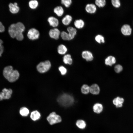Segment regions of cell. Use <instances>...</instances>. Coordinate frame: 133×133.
<instances>
[{"instance_id":"obj_1","label":"cell","mask_w":133,"mask_h":133,"mask_svg":"<svg viewBox=\"0 0 133 133\" xmlns=\"http://www.w3.org/2000/svg\"><path fill=\"white\" fill-rule=\"evenodd\" d=\"M3 75L5 78L10 82H13L18 78L19 74L17 70H14L11 66L5 67L3 72Z\"/></svg>"},{"instance_id":"obj_2","label":"cell","mask_w":133,"mask_h":133,"mask_svg":"<svg viewBox=\"0 0 133 133\" xmlns=\"http://www.w3.org/2000/svg\"><path fill=\"white\" fill-rule=\"evenodd\" d=\"M25 29L24 24L21 22H19L16 23L11 24L9 27L8 32L10 37L14 38H15L18 34L23 33Z\"/></svg>"},{"instance_id":"obj_3","label":"cell","mask_w":133,"mask_h":133,"mask_svg":"<svg viewBox=\"0 0 133 133\" xmlns=\"http://www.w3.org/2000/svg\"><path fill=\"white\" fill-rule=\"evenodd\" d=\"M57 100L61 105L65 107L72 105L74 101V98L71 95L66 93H63L59 96Z\"/></svg>"},{"instance_id":"obj_4","label":"cell","mask_w":133,"mask_h":133,"mask_svg":"<svg viewBox=\"0 0 133 133\" xmlns=\"http://www.w3.org/2000/svg\"><path fill=\"white\" fill-rule=\"evenodd\" d=\"M47 119L51 125L60 123L62 121L61 117L54 112L50 113L47 117Z\"/></svg>"},{"instance_id":"obj_5","label":"cell","mask_w":133,"mask_h":133,"mask_svg":"<svg viewBox=\"0 0 133 133\" xmlns=\"http://www.w3.org/2000/svg\"><path fill=\"white\" fill-rule=\"evenodd\" d=\"M51 66L50 62L49 60L40 63L37 66L38 71L40 73H45L48 71Z\"/></svg>"},{"instance_id":"obj_6","label":"cell","mask_w":133,"mask_h":133,"mask_svg":"<svg viewBox=\"0 0 133 133\" xmlns=\"http://www.w3.org/2000/svg\"><path fill=\"white\" fill-rule=\"evenodd\" d=\"M40 35V33L39 31L34 28H32L29 29L27 34L28 38L32 40L38 39Z\"/></svg>"},{"instance_id":"obj_7","label":"cell","mask_w":133,"mask_h":133,"mask_svg":"<svg viewBox=\"0 0 133 133\" xmlns=\"http://www.w3.org/2000/svg\"><path fill=\"white\" fill-rule=\"evenodd\" d=\"M12 93V90L11 89H3L2 92L0 93V101L9 99L11 97Z\"/></svg>"},{"instance_id":"obj_8","label":"cell","mask_w":133,"mask_h":133,"mask_svg":"<svg viewBox=\"0 0 133 133\" xmlns=\"http://www.w3.org/2000/svg\"><path fill=\"white\" fill-rule=\"evenodd\" d=\"M61 32L57 28H55L50 29L49 32V35L51 38L57 40L60 35Z\"/></svg>"},{"instance_id":"obj_9","label":"cell","mask_w":133,"mask_h":133,"mask_svg":"<svg viewBox=\"0 0 133 133\" xmlns=\"http://www.w3.org/2000/svg\"><path fill=\"white\" fill-rule=\"evenodd\" d=\"M82 57L87 62L91 61L94 59V56L92 53L88 50L83 51L82 53Z\"/></svg>"},{"instance_id":"obj_10","label":"cell","mask_w":133,"mask_h":133,"mask_svg":"<svg viewBox=\"0 0 133 133\" xmlns=\"http://www.w3.org/2000/svg\"><path fill=\"white\" fill-rule=\"evenodd\" d=\"M47 21L50 25L54 28H56L59 25L58 20L54 17H49L47 19Z\"/></svg>"},{"instance_id":"obj_11","label":"cell","mask_w":133,"mask_h":133,"mask_svg":"<svg viewBox=\"0 0 133 133\" xmlns=\"http://www.w3.org/2000/svg\"><path fill=\"white\" fill-rule=\"evenodd\" d=\"M9 10L10 12L13 14H16L18 13L20 10V8L16 2L14 3H10L9 4Z\"/></svg>"},{"instance_id":"obj_12","label":"cell","mask_w":133,"mask_h":133,"mask_svg":"<svg viewBox=\"0 0 133 133\" xmlns=\"http://www.w3.org/2000/svg\"><path fill=\"white\" fill-rule=\"evenodd\" d=\"M85 9L87 13L90 14L95 13L97 11L96 5L93 4H88L86 6Z\"/></svg>"},{"instance_id":"obj_13","label":"cell","mask_w":133,"mask_h":133,"mask_svg":"<svg viewBox=\"0 0 133 133\" xmlns=\"http://www.w3.org/2000/svg\"><path fill=\"white\" fill-rule=\"evenodd\" d=\"M124 101L123 98L117 97L113 100V103L116 108H120L122 106Z\"/></svg>"},{"instance_id":"obj_14","label":"cell","mask_w":133,"mask_h":133,"mask_svg":"<svg viewBox=\"0 0 133 133\" xmlns=\"http://www.w3.org/2000/svg\"><path fill=\"white\" fill-rule=\"evenodd\" d=\"M100 90L99 86L96 84H92L90 86V93L94 95H98L100 92Z\"/></svg>"},{"instance_id":"obj_15","label":"cell","mask_w":133,"mask_h":133,"mask_svg":"<svg viewBox=\"0 0 133 133\" xmlns=\"http://www.w3.org/2000/svg\"><path fill=\"white\" fill-rule=\"evenodd\" d=\"M132 29L130 26L128 24H125L123 26L121 29L122 33L125 35H130L132 32Z\"/></svg>"},{"instance_id":"obj_16","label":"cell","mask_w":133,"mask_h":133,"mask_svg":"<svg viewBox=\"0 0 133 133\" xmlns=\"http://www.w3.org/2000/svg\"><path fill=\"white\" fill-rule=\"evenodd\" d=\"M67 30L70 40L73 39L77 34V30L76 29L72 27L69 26L67 28Z\"/></svg>"},{"instance_id":"obj_17","label":"cell","mask_w":133,"mask_h":133,"mask_svg":"<svg viewBox=\"0 0 133 133\" xmlns=\"http://www.w3.org/2000/svg\"><path fill=\"white\" fill-rule=\"evenodd\" d=\"M116 62L115 58L112 56H109L105 59L104 63L107 66H110L115 64Z\"/></svg>"},{"instance_id":"obj_18","label":"cell","mask_w":133,"mask_h":133,"mask_svg":"<svg viewBox=\"0 0 133 133\" xmlns=\"http://www.w3.org/2000/svg\"><path fill=\"white\" fill-rule=\"evenodd\" d=\"M94 112L97 114H100L101 113L103 109L102 104L100 103H97L95 104L93 107Z\"/></svg>"},{"instance_id":"obj_19","label":"cell","mask_w":133,"mask_h":133,"mask_svg":"<svg viewBox=\"0 0 133 133\" xmlns=\"http://www.w3.org/2000/svg\"><path fill=\"white\" fill-rule=\"evenodd\" d=\"M72 20V17L71 15H67L62 19V22L64 25L68 26L71 23Z\"/></svg>"},{"instance_id":"obj_20","label":"cell","mask_w":133,"mask_h":133,"mask_svg":"<svg viewBox=\"0 0 133 133\" xmlns=\"http://www.w3.org/2000/svg\"><path fill=\"white\" fill-rule=\"evenodd\" d=\"M54 12L58 17H61L64 14V10L63 7L61 6L55 7L53 9Z\"/></svg>"},{"instance_id":"obj_21","label":"cell","mask_w":133,"mask_h":133,"mask_svg":"<svg viewBox=\"0 0 133 133\" xmlns=\"http://www.w3.org/2000/svg\"><path fill=\"white\" fill-rule=\"evenodd\" d=\"M63 61L66 64L71 65L73 63V59L71 55L69 54L65 55L63 58Z\"/></svg>"},{"instance_id":"obj_22","label":"cell","mask_w":133,"mask_h":133,"mask_svg":"<svg viewBox=\"0 0 133 133\" xmlns=\"http://www.w3.org/2000/svg\"><path fill=\"white\" fill-rule=\"evenodd\" d=\"M85 25V23L82 19H80L76 20L74 22V25L75 27L79 29L83 28Z\"/></svg>"},{"instance_id":"obj_23","label":"cell","mask_w":133,"mask_h":133,"mask_svg":"<svg viewBox=\"0 0 133 133\" xmlns=\"http://www.w3.org/2000/svg\"><path fill=\"white\" fill-rule=\"evenodd\" d=\"M58 53L61 55L65 54L67 52V49L66 47L64 45L61 44L58 46L57 49Z\"/></svg>"},{"instance_id":"obj_24","label":"cell","mask_w":133,"mask_h":133,"mask_svg":"<svg viewBox=\"0 0 133 133\" xmlns=\"http://www.w3.org/2000/svg\"><path fill=\"white\" fill-rule=\"evenodd\" d=\"M41 116L40 113L37 110L34 111L31 114L30 117L33 120L35 121L38 120Z\"/></svg>"},{"instance_id":"obj_25","label":"cell","mask_w":133,"mask_h":133,"mask_svg":"<svg viewBox=\"0 0 133 133\" xmlns=\"http://www.w3.org/2000/svg\"><path fill=\"white\" fill-rule=\"evenodd\" d=\"M76 124L78 127L81 129H83L85 128L86 126L85 122L82 119L77 120L76 122Z\"/></svg>"},{"instance_id":"obj_26","label":"cell","mask_w":133,"mask_h":133,"mask_svg":"<svg viewBox=\"0 0 133 133\" xmlns=\"http://www.w3.org/2000/svg\"><path fill=\"white\" fill-rule=\"evenodd\" d=\"M29 7L31 9H36L39 5L38 1L36 0H30L28 3Z\"/></svg>"},{"instance_id":"obj_27","label":"cell","mask_w":133,"mask_h":133,"mask_svg":"<svg viewBox=\"0 0 133 133\" xmlns=\"http://www.w3.org/2000/svg\"><path fill=\"white\" fill-rule=\"evenodd\" d=\"M81 91L83 94H88L90 92V86L86 84H83L81 87Z\"/></svg>"},{"instance_id":"obj_28","label":"cell","mask_w":133,"mask_h":133,"mask_svg":"<svg viewBox=\"0 0 133 133\" xmlns=\"http://www.w3.org/2000/svg\"><path fill=\"white\" fill-rule=\"evenodd\" d=\"M19 112L20 114L23 116H27L29 113V109L25 107L21 108L20 109Z\"/></svg>"},{"instance_id":"obj_29","label":"cell","mask_w":133,"mask_h":133,"mask_svg":"<svg viewBox=\"0 0 133 133\" xmlns=\"http://www.w3.org/2000/svg\"><path fill=\"white\" fill-rule=\"evenodd\" d=\"M96 42L99 44L104 43L105 42L104 37L102 35L99 34L97 35L95 38Z\"/></svg>"},{"instance_id":"obj_30","label":"cell","mask_w":133,"mask_h":133,"mask_svg":"<svg viewBox=\"0 0 133 133\" xmlns=\"http://www.w3.org/2000/svg\"><path fill=\"white\" fill-rule=\"evenodd\" d=\"M95 5L99 8L104 7L106 4L105 0H96L95 1Z\"/></svg>"},{"instance_id":"obj_31","label":"cell","mask_w":133,"mask_h":133,"mask_svg":"<svg viewBox=\"0 0 133 133\" xmlns=\"http://www.w3.org/2000/svg\"><path fill=\"white\" fill-rule=\"evenodd\" d=\"M62 39L65 40H70V39L68 33L65 31H62L60 35Z\"/></svg>"},{"instance_id":"obj_32","label":"cell","mask_w":133,"mask_h":133,"mask_svg":"<svg viewBox=\"0 0 133 133\" xmlns=\"http://www.w3.org/2000/svg\"><path fill=\"white\" fill-rule=\"evenodd\" d=\"M71 0H61V2L62 4L64 5L66 7H69L72 3Z\"/></svg>"},{"instance_id":"obj_33","label":"cell","mask_w":133,"mask_h":133,"mask_svg":"<svg viewBox=\"0 0 133 133\" xmlns=\"http://www.w3.org/2000/svg\"><path fill=\"white\" fill-rule=\"evenodd\" d=\"M123 69L122 66L119 64L116 65L114 68L115 71L116 73H119L121 72Z\"/></svg>"},{"instance_id":"obj_34","label":"cell","mask_w":133,"mask_h":133,"mask_svg":"<svg viewBox=\"0 0 133 133\" xmlns=\"http://www.w3.org/2000/svg\"><path fill=\"white\" fill-rule=\"evenodd\" d=\"M59 70L62 75H66L67 72V70L66 68L63 66H61L58 68Z\"/></svg>"},{"instance_id":"obj_35","label":"cell","mask_w":133,"mask_h":133,"mask_svg":"<svg viewBox=\"0 0 133 133\" xmlns=\"http://www.w3.org/2000/svg\"><path fill=\"white\" fill-rule=\"evenodd\" d=\"M111 3L113 6L116 8L119 7L120 5V1L119 0H112Z\"/></svg>"},{"instance_id":"obj_36","label":"cell","mask_w":133,"mask_h":133,"mask_svg":"<svg viewBox=\"0 0 133 133\" xmlns=\"http://www.w3.org/2000/svg\"><path fill=\"white\" fill-rule=\"evenodd\" d=\"M24 37L23 33H21L17 35L15 38L18 41H21L23 39Z\"/></svg>"},{"instance_id":"obj_37","label":"cell","mask_w":133,"mask_h":133,"mask_svg":"<svg viewBox=\"0 0 133 133\" xmlns=\"http://www.w3.org/2000/svg\"><path fill=\"white\" fill-rule=\"evenodd\" d=\"M3 42V41L0 39V57L1 56L4 51V47L2 45Z\"/></svg>"},{"instance_id":"obj_38","label":"cell","mask_w":133,"mask_h":133,"mask_svg":"<svg viewBox=\"0 0 133 133\" xmlns=\"http://www.w3.org/2000/svg\"><path fill=\"white\" fill-rule=\"evenodd\" d=\"M5 30L4 26L2 23L0 21V32L2 33L4 32Z\"/></svg>"}]
</instances>
